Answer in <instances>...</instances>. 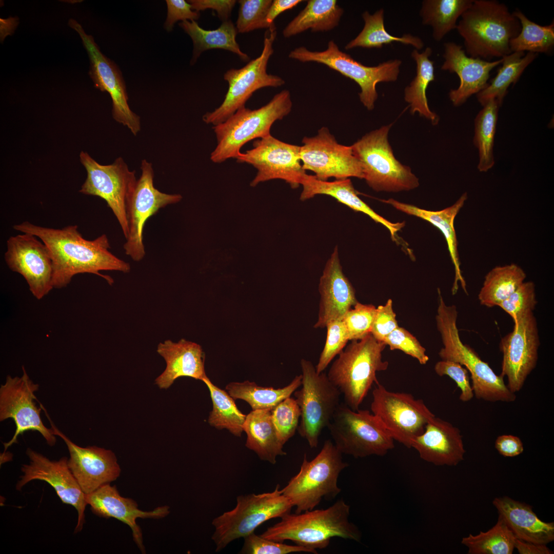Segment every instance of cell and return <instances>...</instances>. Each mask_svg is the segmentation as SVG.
<instances>
[{"label":"cell","instance_id":"6da1fadb","mask_svg":"<svg viewBox=\"0 0 554 554\" xmlns=\"http://www.w3.org/2000/svg\"><path fill=\"white\" fill-rule=\"evenodd\" d=\"M13 227L21 232L35 235L48 247L52 262L53 288L66 287L74 276L84 273L100 276L112 285L113 280L102 274L100 271L126 273L130 270L129 264L110 251V243L105 234L88 240L83 237L76 225L56 229L25 221Z\"/></svg>","mask_w":554,"mask_h":554},{"label":"cell","instance_id":"7a4b0ae2","mask_svg":"<svg viewBox=\"0 0 554 554\" xmlns=\"http://www.w3.org/2000/svg\"><path fill=\"white\" fill-rule=\"evenodd\" d=\"M457 29L464 39L466 54L490 61L510 54V41L520 32L518 19L503 3L473 0L461 15Z\"/></svg>","mask_w":554,"mask_h":554},{"label":"cell","instance_id":"3957f363","mask_svg":"<svg viewBox=\"0 0 554 554\" xmlns=\"http://www.w3.org/2000/svg\"><path fill=\"white\" fill-rule=\"evenodd\" d=\"M350 509V506L340 499L326 509L289 512L261 536L277 542L290 540L315 553L317 549L326 548L332 538L360 542L361 532L349 521Z\"/></svg>","mask_w":554,"mask_h":554},{"label":"cell","instance_id":"277c9868","mask_svg":"<svg viewBox=\"0 0 554 554\" xmlns=\"http://www.w3.org/2000/svg\"><path fill=\"white\" fill-rule=\"evenodd\" d=\"M436 323L443 347L439 352L443 360L457 362L470 374L474 395L488 402H511L516 399L505 384L504 378L497 375L469 346L462 342L457 325L458 311L454 305L448 306L439 290Z\"/></svg>","mask_w":554,"mask_h":554},{"label":"cell","instance_id":"5b68a950","mask_svg":"<svg viewBox=\"0 0 554 554\" xmlns=\"http://www.w3.org/2000/svg\"><path fill=\"white\" fill-rule=\"evenodd\" d=\"M386 346L370 333L351 341L331 365L328 378L352 410L359 409L372 385L379 382L377 372L387 369L388 362L382 360Z\"/></svg>","mask_w":554,"mask_h":554},{"label":"cell","instance_id":"8992f818","mask_svg":"<svg viewBox=\"0 0 554 554\" xmlns=\"http://www.w3.org/2000/svg\"><path fill=\"white\" fill-rule=\"evenodd\" d=\"M292 107L290 93L284 90L262 107L253 110L243 107L223 122L213 126L216 145L210 154L211 161L220 164L235 159L245 144L270 135L273 124L287 115Z\"/></svg>","mask_w":554,"mask_h":554},{"label":"cell","instance_id":"52a82bcc","mask_svg":"<svg viewBox=\"0 0 554 554\" xmlns=\"http://www.w3.org/2000/svg\"><path fill=\"white\" fill-rule=\"evenodd\" d=\"M342 454L330 440L312 460L304 454L299 471L281 489L295 513L313 509L323 499H333L341 492L338 478L348 466Z\"/></svg>","mask_w":554,"mask_h":554},{"label":"cell","instance_id":"ba28073f","mask_svg":"<svg viewBox=\"0 0 554 554\" xmlns=\"http://www.w3.org/2000/svg\"><path fill=\"white\" fill-rule=\"evenodd\" d=\"M391 125H386L364 135L351 147L359 161L363 179L375 191L410 190L419 185L418 179L409 166L394 157L388 140Z\"/></svg>","mask_w":554,"mask_h":554},{"label":"cell","instance_id":"9c48e42d","mask_svg":"<svg viewBox=\"0 0 554 554\" xmlns=\"http://www.w3.org/2000/svg\"><path fill=\"white\" fill-rule=\"evenodd\" d=\"M293 507L278 484L271 492L238 496L235 507L214 518L212 540L215 551L225 548L232 541L254 532L265 522L281 518Z\"/></svg>","mask_w":554,"mask_h":554},{"label":"cell","instance_id":"30bf717a","mask_svg":"<svg viewBox=\"0 0 554 554\" xmlns=\"http://www.w3.org/2000/svg\"><path fill=\"white\" fill-rule=\"evenodd\" d=\"M327 428L337 449L355 458L384 456L394 447V440L377 417L368 410H353L345 403H340Z\"/></svg>","mask_w":554,"mask_h":554},{"label":"cell","instance_id":"8fae6325","mask_svg":"<svg viewBox=\"0 0 554 554\" xmlns=\"http://www.w3.org/2000/svg\"><path fill=\"white\" fill-rule=\"evenodd\" d=\"M300 365L301 388L293 392L301 410L298 431L314 448L318 447L323 430L327 427L341 403V393L325 373L316 372L311 361L302 359Z\"/></svg>","mask_w":554,"mask_h":554},{"label":"cell","instance_id":"7c38bea8","mask_svg":"<svg viewBox=\"0 0 554 554\" xmlns=\"http://www.w3.org/2000/svg\"><path fill=\"white\" fill-rule=\"evenodd\" d=\"M276 36L275 24L265 33L263 49L260 55L239 69L231 68L224 74L228 88L222 103L212 112L203 116V121L213 126L219 124L245 107L256 90L267 87H278L285 84L280 76L268 74V62L273 53V43Z\"/></svg>","mask_w":554,"mask_h":554},{"label":"cell","instance_id":"4fadbf2b","mask_svg":"<svg viewBox=\"0 0 554 554\" xmlns=\"http://www.w3.org/2000/svg\"><path fill=\"white\" fill-rule=\"evenodd\" d=\"M288 57L302 62H313L325 65L352 80L359 85L360 101L368 110L374 109L378 96L377 84L397 81L402 64L401 60L395 59L376 66H365L340 50L333 40L328 43L327 48L324 51H311L305 47H300L291 51Z\"/></svg>","mask_w":554,"mask_h":554},{"label":"cell","instance_id":"5bb4252c","mask_svg":"<svg viewBox=\"0 0 554 554\" xmlns=\"http://www.w3.org/2000/svg\"><path fill=\"white\" fill-rule=\"evenodd\" d=\"M370 409L393 440L410 448L412 440L422 434L435 415L423 400L410 393L393 392L378 382L372 392Z\"/></svg>","mask_w":554,"mask_h":554},{"label":"cell","instance_id":"9a60e30c","mask_svg":"<svg viewBox=\"0 0 554 554\" xmlns=\"http://www.w3.org/2000/svg\"><path fill=\"white\" fill-rule=\"evenodd\" d=\"M80 159L87 174L80 192L104 200L117 219L126 239L129 233L127 206L137 181L135 171L130 170L121 157L111 164L103 165L82 151Z\"/></svg>","mask_w":554,"mask_h":554},{"label":"cell","instance_id":"2e32d148","mask_svg":"<svg viewBox=\"0 0 554 554\" xmlns=\"http://www.w3.org/2000/svg\"><path fill=\"white\" fill-rule=\"evenodd\" d=\"M21 377L7 375L5 383L0 387V421L12 419L16 429L12 439L3 443L4 454L8 447L17 443V438L27 431H37L50 446H54L56 439L53 429L46 427L41 418L42 407L36 406L35 392L39 385L29 378L24 366Z\"/></svg>","mask_w":554,"mask_h":554},{"label":"cell","instance_id":"e0dca14e","mask_svg":"<svg viewBox=\"0 0 554 554\" xmlns=\"http://www.w3.org/2000/svg\"><path fill=\"white\" fill-rule=\"evenodd\" d=\"M235 159L256 169L250 183L253 187L261 182L280 179L296 188L306 174L300 159V146L282 142L271 134L255 141L252 148L241 152Z\"/></svg>","mask_w":554,"mask_h":554},{"label":"cell","instance_id":"ac0fdd59","mask_svg":"<svg viewBox=\"0 0 554 554\" xmlns=\"http://www.w3.org/2000/svg\"><path fill=\"white\" fill-rule=\"evenodd\" d=\"M141 169V175L127 204L129 233L124 245L126 254L136 262L142 260L145 255L143 230L147 220L161 208L176 203L182 198L180 194L165 193L154 187L151 163L143 160Z\"/></svg>","mask_w":554,"mask_h":554},{"label":"cell","instance_id":"d6986e66","mask_svg":"<svg viewBox=\"0 0 554 554\" xmlns=\"http://www.w3.org/2000/svg\"><path fill=\"white\" fill-rule=\"evenodd\" d=\"M68 25L78 33L87 51L90 62L89 74L95 87L107 92L111 97L113 118L136 135L141 129L140 118L129 106L126 85L120 69L102 53L93 36L87 34L76 21L70 19Z\"/></svg>","mask_w":554,"mask_h":554},{"label":"cell","instance_id":"ffe728a7","mask_svg":"<svg viewBox=\"0 0 554 554\" xmlns=\"http://www.w3.org/2000/svg\"><path fill=\"white\" fill-rule=\"evenodd\" d=\"M300 146V159L303 169L315 173L322 181L355 177L363 179L361 165L351 146L341 145L326 127L319 130L312 137H304Z\"/></svg>","mask_w":554,"mask_h":554},{"label":"cell","instance_id":"44dd1931","mask_svg":"<svg viewBox=\"0 0 554 554\" xmlns=\"http://www.w3.org/2000/svg\"><path fill=\"white\" fill-rule=\"evenodd\" d=\"M540 344L537 322L533 312L514 323L512 331L502 339L500 375L507 378V386L512 392L520 391L536 368Z\"/></svg>","mask_w":554,"mask_h":554},{"label":"cell","instance_id":"7402d4cb","mask_svg":"<svg viewBox=\"0 0 554 554\" xmlns=\"http://www.w3.org/2000/svg\"><path fill=\"white\" fill-rule=\"evenodd\" d=\"M35 235L22 232L7 241L5 262L22 275L32 294L41 300L53 289L52 262L46 245Z\"/></svg>","mask_w":554,"mask_h":554},{"label":"cell","instance_id":"603a6c76","mask_svg":"<svg viewBox=\"0 0 554 554\" xmlns=\"http://www.w3.org/2000/svg\"><path fill=\"white\" fill-rule=\"evenodd\" d=\"M26 454L29 459L28 464L21 468L23 475L16 485L17 490L31 481L42 480L49 484L65 504L73 506L78 513L75 532L80 531L85 523V511L88 505L85 493L82 490L68 465V458L50 460L44 455L28 448Z\"/></svg>","mask_w":554,"mask_h":554},{"label":"cell","instance_id":"cb8c5ba5","mask_svg":"<svg viewBox=\"0 0 554 554\" xmlns=\"http://www.w3.org/2000/svg\"><path fill=\"white\" fill-rule=\"evenodd\" d=\"M41 405L53 434L61 437L67 446L70 454L68 466L84 493H90L119 477L121 469L111 450L95 446L83 447L75 444L58 429Z\"/></svg>","mask_w":554,"mask_h":554},{"label":"cell","instance_id":"d4e9b609","mask_svg":"<svg viewBox=\"0 0 554 554\" xmlns=\"http://www.w3.org/2000/svg\"><path fill=\"white\" fill-rule=\"evenodd\" d=\"M319 309L315 328H326L334 320H342L358 302L355 290L343 273L335 246L326 262L319 284Z\"/></svg>","mask_w":554,"mask_h":554},{"label":"cell","instance_id":"484cf974","mask_svg":"<svg viewBox=\"0 0 554 554\" xmlns=\"http://www.w3.org/2000/svg\"><path fill=\"white\" fill-rule=\"evenodd\" d=\"M85 500L92 512L102 518H115L127 525L131 529L133 540L141 552L146 551L143 535L136 523L138 518L161 519L170 513L169 507H157L150 511L140 509L137 503L131 498L121 496L116 487L105 484L95 491L85 494Z\"/></svg>","mask_w":554,"mask_h":554},{"label":"cell","instance_id":"4316f807","mask_svg":"<svg viewBox=\"0 0 554 554\" xmlns=\"http://www.w3.org/2000/svg\"><path fill=\"white\" fill-rule=\"evenodd\" d=\"M444 47L445 60L441 69L456 73L460 78L459 87L449 93L453 105L459 106L487 86L490 71L502 64L503 58L488 61L470 57L461 46L452 42L445 43Z\"/></svg>","mask_w":554,"mask_h":554},{"label":"cell","instance_id":"83f0119b","mask_svg":"<svg viewBox=\"0 0 554 554\" xmlns=\"http://www.w3.org/2000/svg\"><path fill=\"white\" fill-rule=\"evenodd\" d=\"M410 448L422 460L436 466H456L464 460L465 453L459 428L436 416L428 421L424 431L412 440Z\"/></svg>","mask_w":554,"mask_h":554},{"label":"cell","instance_id":"f1b7e54d","mask_svg":"<svg viewBox=\"0 0 554 554\" xmlns=\"http://www.w3.org/2000/svg\"><path fill=\"white\" fill-rule=\"evenodd\" d=\"M157 352L166 363L165 369L155 380L161 389L168 388L180 377H188L203 381L207 377L205 354L198 344L185 339L177 343L166 340L159 343Z\"/></svg>","mask_w":554,"mask_h":554},{"label":"cell","instance_id":"f546056e","mask_svg":"<svg viewBox=\"0 0 554 554\" xmlns=\"http://www.w3.org/2000/svg\"><path fill=\"white\" fill-rule=\"evenodd\" d=\"M492 504L516 539L547 545L554 540V523L540 519L530 505L507 496L496 498Z\"/></svg>","mask_w":554,"mask_h":554},{"label":"cell","instance_id":"4dcf8cb0","mask_svg":"<svg viewBox=\"0 0 554 554\" xmlns=\"http://www.w3.org/2000/svg\"><path fill=\"white\" fill-rule=\"evenodd\" d=\"M301 185L303 188L300 197L301 201L309 200L319 194L331 196L351 209L364 213L375 222L383 224L389 230L394 241L396 240V233L404 226V222L391 223L374 212L358 196L349 178L325 181L318 179L314 175L305 174Z\"/></svg>","mask_w":554,"mask_h":554},{"label":"cell","instance_id":"1f68e13d","mask_svg":"<svg viewBox=\"0 0 554 554\" xmlns=\"http://www.w3.org/2000/svg\"><path fill=\"white\" fill-rule=\"evenodd\" d=\"M467 199V194L464 193L451 206L439 211H429L415 206L399 202L393 199L382 200L395 209L408 214L414 215L428 221L438 227L444 235L448 246L450 256L454 269V279L452 287V294H455L459 288V283L466 293H467L466 283L460 268V262L458 250V241L454 227L456 216L463 207Z\"/></svg>","mask_w":554,"mask_h":554},{"label":"cell","instance_id":"d6a6232c","mask_svg":"<svg viewBox=\"0 0 554 554\" xmlns=\"http://www.w3.org/2000/svg\"><path fill=\"white\" fill-rule=\"evenodd\" d=\"M271 409L252 410L246 415L244 431L247 434L245 446L262 460L274 464L283 450L271 418Z\"/></svg>","mask_w":554,"mask_h":554},{"label":"cell","instance_id":"836d02e7","mask_svg":"<svg viewBox=\"0 0 554 554\" xmlns=\"http://www.w3.org/2000/svg\"><path fill=\"white\" fill-rule=\"evenodd\" d=\"M179 25L191 37L193 45L191 65L196 62L202 53L212 49H221L236 54L244 62L250 60L249 56L243 52L236 41L238 33L236 27L229 19L223 22L214 30H205L195 21H185Z\"/></svg>","mask_w":554,"mask_h":554},{"label":"cell","instance_id":"e575fe53","mask_svg":"<svg viewBox=\"0 0 554 554\" xmlns=\"http://www.w3.org/2000/svg\"><path fill=\"white\" fill-rule=\"evenodd\" d=\"M344 10L335 0H309L304 8L284 28V37L289 38L310 29L312 32L332 30L339 24Z\"/></svg>","mask_w":554,"mask_h":554},{"label":"cell","instance_id":"d590c367","mask_svg":"<svg viewBox=\"0 0 554 554\" xmlns=\"http://www.w3.org/2000/svg\"><path fill=\"white\" fill-rule=\"evenodd\" d=\"M432 52L430 47H427L422 53L416 49L411 52V57L417 65L416 75L405 88L404 98L409 104L411 114L418 112L436 125L439 117L430 109L426 95L429 84L435 80L434 63L429 59Z\"/></svg>","mask_w":554,"mask_h":554},{"label":"cell","instance_id":"8d00e7d4","mask_svg":"<svg viewBox=\"0 0 554 554\" xmlns=\"http://www.w3.org/2000/svg\"><path fill=\"white\" fill-rule=\"evenodd\" d=\"M526 274L512 263L497 266L485 275L478 294L480 304L488 308L498 305L508 298L524 281Z\"/></svg>","mask_w":554,"mask_h":554},{"label":"cell","instance_id":"74e56055","mask_svg":"<svg viewBox=\"0 0 554 554\" xmlns=\"http://www.w3.org/2000/svg\"><path fill=\"white\" fill-rule=\"evenodd\" d=\"M302 374L296 375L287 386L280 388L265 387L254 382H231L226 386L228 393L235 399L247 402L252 410L273 409L301 385Z\"/></svg>","mask_w":554,"mask_h":554},{"label":"cell","instance_id":"f35d334b","mask_svg":"<svg viewBox=\"0 0 554 554\" xmlns=\"http://www.w3.org/2000/svg\"><path fill=\"white\" fill-rule=\"evenodd\" d=\"M538 54L524 52H513L503 57L502 66L490 83L476 94L478 102L483 106L487 101L496 98L502 105L507 89L515 84L526 68L537 57Z\"/></svg>","mask_w":554,"mask_h":554},{"label":"cell","instance_id":"ab89813d","mask_svg":"<svg viewBox=\"0 0 554 554\" xmlns=\"http://www.w3.org/2000/svg\"><path fill=\"white\" fill-rule=\"evenodd\" d=\"M362 17L364 21L363 29L355 38L347 44L345 47L346 50L357 47L381 48L384 45L394 42L412 45L417 50L424 46L423 42L418 36L406 34L397 37L389 34L385 28L383 9L372 14L366 11L362 14Z\"/></svg>","mask_w":554,"mask_h":554},{"label":"cell","instance_id":"60d3db41","mask_svg":"<svg viewBox=\"0 0 554 554\" xmlns=\"http://www.w3.org/2000/svg\"><path fill=\"white\" fill-rule=\"evenodd\" d=\"M473 0H425L420 14L424 25L432 28V36L440 41L456 29L458 18L471 5Z\"/></svg>","mask_w":554,"mask_h":554},{"label":"cell","instance_id":"b9f144b4","mask_svg":"<svg viewBox=\"0 0 554 554\" xmlns=\"http://www.w3.org/2000/svg\"><path fill=\"white\" fill-rule=\"evenodd\" d=\"M500 104L496 98L487 101L474 120L473 144L479 151L478 169L486 172L494 164L493 153L494 139Z\"/></svg>","mask_w":554,"mask_h":554},{"label":"cell","instance_id":"7bdbcfd3","mask_svg":"<svg viewBox=\"0 0 554 554\" xmlns=\"http://www.w3.org/2000/svg\"><path fill=\"white\" fill-rule=\"evenodd\" d=\"M203 382L209 389L212 402V410L208 419L209 424L219 429H227L233 435L240 437L244 431L246 415L238 409L233 398L213 384L208 377Z\"/></svg>","mask_w":554,"mask_h":554},{"label":"cell","instance_id":"ee69618b","mask_svg":"<svg viewBox=\"0 0 554 554\" xmlns=\"http://www.w3.org/2000/svg\"><path fill=\"white\" fill-rule=\"evenodd\" d=\"M519 21L521 28L519 34L510 42L511 52H524L538 54L550 53L554 47L553 21L541 26L529 20L520 10L512 12Z\"/></svg>","mask_w":554,"mask_h":554},{"label":"cell","instance_id":"f6af8a7d","mask_svg":"<svg viewBox=\"0 0 554 554\" xmlns=\"http://www.w3.org/2000/svg\"><path fill=\"white\" fill-rule=\"evenodd\" d=\"M516 538L499 516L497 523L486 532L463 537L461 543L468 548V554H512Z\"/></svg>","mask_w":554,"mask_h":554},{"label":"cell","instance_id":"bcb514c9","mask_svg":"<svg viewBox=\"0 0 554 554\" xmlns=\"http://www.w3.org/2000/svg\"><path fill=\"white\" fill-rule=\"evenodd\" d=\"M271 0H240L236 28L239 33H247L259 29H269L274 24L266 20Z\"/></svg>","mask_w":554,"mask_h":554},{"label":"cell","instance_id":"7dc6e473","mask_svg":"<svg viewBox=\"0 0 554 554\" xmlns=\"http://www.w3.org/2000/svg\"><path fill=\"white\" fill-rule=\"evenodd\" d=\"M271 418L278 436L284 445L295 433L301 418L300 408L295 399L287 398L271 410Z\"/></svg>","mask_w":554,"mask_h":554},{"label":"cell","instance_id":"c3c4849f","mask_svg":"<svg viewBox=\"0 0 554 554\" xmlns=\"http://www.w3.org/2000/svg\"><path fill=\"white\" fill-rule=\"evenodd\" d=\"M537 304L535 284L524 282L498 306L508 313L514 323L522 316L532 313Z\"/></svg>","mask_w":554,"mask_h":554},{"label":"cell","instance_id":"681fc988","mask_svg":"<svg viewBox=\"0 0 554 554\" xmlns=\"http://www.w3.org/2000/svg\"><path fill=\"white\" fill-rule=\"evenodd\" d=\"M376 312L377 308L373 305L359 302L346 312L342 321L349 341L361 340L371 333Z\"/></svg>","mask_w":554,"mask_h":554},{"label":"cell","instance_id":"f907efd6","mask_svg":"<svg viewBox=\"0 0 554 554\" xmlns=\"http://www.w3.org/2000/svg\"><path fill=\"white\" fill-rule=\"evenodd\" d=\"M327 337L324 347L315 366L318 373L323 372L332 360L344 349L349 341L342 320L332 321L326 327Z\"/></svg>","mask_w":554,"mask_h":554},{"label":"cell","instance_id":"816d5d0a","mask_svg":"<svg viewBox=\"0 0 554 554\" xmlns=\"http://www.w3.org/2000/svg\"><path fill=\"white\" fill-rule=\"evenodd\" d=\"M244 545L240 551L245 554H287L306 552L315 553L308 548L298 545H288L264 538L252 532L244 538Z\"/></svg>","mask_w":554,"mask_h":554},{"label":"cell","instance_id":"f5cc1de1","mask_svg":"<svg viewBox=\"0 0 554 554\" xmlns=\"http://www.w3.org/2000/svg\"><path fill=\"white\" fill-rule=\"evenodd\" d=\"M383 342L389 346L390 350H401L416 359L421 364L424 365L429 360L425 348L404 328L398 327L385 338Z\"/></svg>","mask_w":554,"mask_h":554},{"label":"cell","instance_id":"db71d44e","mask_svg":"<svg viewBox=\"0 0 554 554\" xmlns=\"http://www.w3.org/2000/svg\"><path fill=\"white\" fill-rule=\"evenodd\" d=\"M434 371L438 375H447L455 382L461 390L459 399L461 401L468 402L473 398L469 373L464 366L457 362L442 360L436 364Z\"/></svg>","mask_w":554,"mask_h":554},{"label":"cell","instance_id":"11a10c76","mask_svg":"<svg viewBox=\"0 0 554 554\" xmlns=\"http://www.w3.org/2000/svg\"><path fill=\"white\" fill-rule=\"evenodd\" d=\"M398 327L392 301L389 299L385 305L377 308L371 334L377 340L383 342L385 338Z\"/></svg>","mask_w":554,"mask_h":554},{"label":"cell","instance_id":"9f6ffc18","mask_svg":"<svg viewBox=\"0 0 554 554\" xmlns=\"http://www.w3.org/2000/svg\"><path fill=\"white\" fill-rule=\"evenodd\" d=\"M167 14L164 27L171 31L178 21H196L200 13L192 9L189 2L184 0H167Z\"/></svg>","mask_w":554,"mask_h":554},{"label":"cell","instance_id":"6f0895ef","mask_svg":"<svg viewBox=\"0 0 554 554\" xmlns=\"http://www.w3.org/2000/svg\"><path fill=\"white\" fill-rule=\"evenodd\" d=\"M236 1L235 0H190L192 9L197 12L211 9L215 10L219 18L225 22L229 20Z\"/></svg>","mask_w":554,"mask_h":554},{"label":"cell","instance_id":"680465c9","mask_svg":"<svg viewBox=\"0 0 554 554\" xmlns=\"http://www.w3.org/2000/svg\"><path fill=\"white\" fill-rule=\"evenodd\" d=\"M494 447L498 452L505 457H514L524 451L523 444L518 437L503 434L497 437Z\"/></svg>","mask_w":554,"mask_h":554},{"label":"cell","instance_id":"91938a15","mask_svg":"<svg viewBox=\"0 0 554 554\" xmlns=\"http://www.w3.org/2000/svg\"><path fill=\"white\" fill-rule=\"evenodd\" d=\"M303 2L301 0H274L269 7L266 20L268 24H274L276 17L281 13L292 9Z\"/></svg>","mask_w":554,"mask_h":554},{"label":"cell","instance_id":"94428289","mask_svg":"<svg viewBox=\"0 0 554 554\" xmlns=\"http://www.w3.org/2000/svg\"><path fill=\"white\" fill-rule=\"evenodd\" d=\"M515 548L520 554H552L553 552L546 544H536L515 539Z\"/></svg>","mask_w":554,"mask_h":554}]
</instances>
